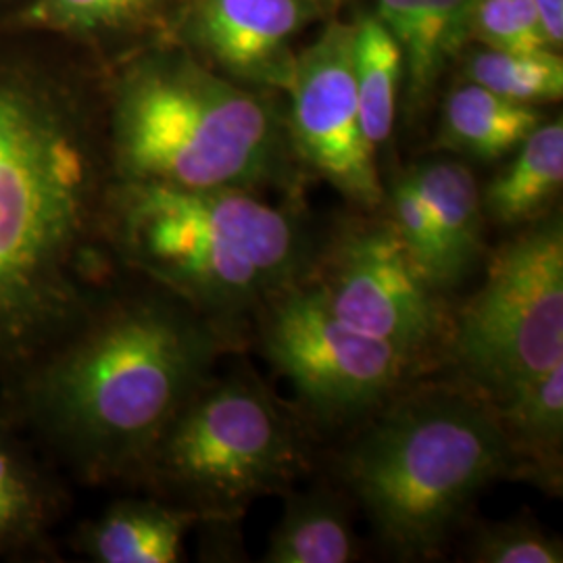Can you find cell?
Wrapping results in <instances>:
<instances>
[{
  "label": "cell",
  "instance_id": "obj_1",
  "mask_svg": "<svg viewBox=\"0 0 563 563\" xmlns=\"http://www.w3.org/2000/svg\"><path fill=\"white\" fill-rule=\"evenodd\" d=\"M111 181L101 80L67 42L0 21V383L101 299Z\"/></svg>",
  "mask_w": 563,
  "mask_h": 563
},
{
  "label": "cell",
  "instance_id": "obj_2",
  "mask_svg": "<svg viewBox=\"0 0 563 563\" xmlns=\"http://www.w3.org/2000/svg\"><path fill=\"white\" fill-rule=\"evenodd\" d=\"M230 339L144 282L102 292L11 388L25 418L86 481L134 478Z\"/></svg>",
  "mask_w": 563,
  "mask_h": 563
},
{
  "label": "cell",
  "instance_id": "obj_3",
  "mask_svg": "<svg viewBox=\"0 0 563 563\" xmlns=\"http://www.w3.org/2000/svg\"><path fill=\"white\" fill-rule=\"evenodd\" d=\"M101 90L115 181L255 192L288 180L292 148L269 92L225 78L167 36L118 60Z\"/></svg>",
  "mask_w": 563,
  "mask_h": 563
},
{
  "label": "cell",
  "instance_id": "obj_4",
  "mask_svg": "<svg viewBox=\"0 0 563 563\" xmlns=\"http://www.w3.org/2000/svg\"><path fill=\"white\" fill-rule=\"evenodd\" d=\"M104 241L115 262L228 334L239 318L307 280L318 262L295 213L242 188L113 180Z\"/></svg>",
  "mask_w": 563,
  "mask_h": 563
},
{
  "label": "cell",
  "instance_id": "obj_5",
  "mask_svg": "<svg viewBox=\"0 0 563 563\" xmlns=\"http://www.w3.org/2000/svg\"><path fill=\"white\" fill-rule=\"evenodd\" d=\"M514 472L490 402L453 388L393 402L342 465L378 541L401 560L434 558L484 486Z\"/></svg>",
  "mask_w": 563,
  "mask_h": 563
},
{
  "label": "cell",
  "instance_id": "obj_6",
  "mask_svg": "<svg viewBox=\"0 0 563 563\" xmlns=\"http://www.w3.org/2000/svg\"><path fill=\"white\" fill-rule=\"evenodd\" d=\"M301 430L253 374L209 378L134 474L199 522H239L305 467Z\"/></svg>",
  "mask_w": 563,
  "mask_h": 563
},
{
  "label": "cell",
  "instance_id": "obj_7",
  "mask_svg": "<svg viewBox=\"0 0 563 563\" xmlns=\"http://www.w3.org/2000/svg\"><path fill=\"white\" fill-rule=\"evenodd\" d=\"M451 357L490 405L563 363V223L539 218L490 257L449 328Z\"/></svg>",
  "mask_w": 563,
  "mask_h": 563
},
{
  "label": "cell",
  "instance_id": "obj_8",
  "mask_svg": "<svg viewBox=\"0 0 563 563\" xmlns=\"http://www.w3.org/2000/svg\"><path fill=\"white\" fill-rule=\"evenodd\" d=\"M260 316L265 357L320 422L372 413L418 363L390 342L342 322L309 278L265 302Z\"/></svg>",
  "mask_w": 563,
  "mask_h": 563
},
{
  "label": "cell",
  "instance_id": "obj_9",
  "mask_svg": "<svg viewBox=\"0 0 563 563\" xmlns=\"http://www.w3.org/2000/svg\"><path fill=\"white\" fill-rule=\"evenodd\" d=\"M313 284L342 322L390 342L413 362L449 336L441 290L411 257L390 220L362 223L336 236Z\"/></svg>",
  "mask_w": 563,
  "mask_h": 563
},
{
  "label": "cell",
  "instance_id": "obj_10",
  "mask_svg": "<svg viewBox=\"0 0 563 563\" xmlns=\"http://www.w3.org/2000/svg\"><path fill=\"white\" fill-rule=\"evenodd\" d=\"M286 130L292 155L332 184L346 201L378 209L384 201L376 146L363 130L355 81V21H328L297 53Z\"/></svg>",
  "mask_w": 563,
  "mask_h": 563
},
{
  "label": "cell",
  "instance_id": "obj_11",
  "mask_svg": "<svg viewBox=\"0 0 563 563\" xmlns=\"http://www.w3.org/2000/svg\"><path fill=\"white\" fill-rule=\"evenodd\" d=\"M325 0H188L169 36L230 80L262 92L286 90L295 41L323 15Z\"/></svg>",
  "mask_w": 563,
  "mask_h": 563
},
{
  "label": "cell",
  "instance_id": "obj_12",
  "mask_svg": "<svg viewBox=\"0 0 563 563\" xmlns=\"http://www.w3.org/2000/svg\"><path fill=\"white\" fill-rule=\"evenodd\" d=\"M172 0H27L4 23L81 48L169 36Z\"/></svg>",
  "mask_w": 563,
  "mask_h": 563
},
{
  "label": "cell",
  "instance_id": "obj_13",
  "mask_svg": "<svg viewBox=\"0 0 563 563\" xmlns=\"http://www.w3.org/2000/svg\"><path fill=\"white\" fill-rule=\"evenodd\" d=\"M490 407L514 470L547 488H562L563 363Z\"/></svg>",
  "mask_w": 563,
  "mask_h": 563
},
{
  "label": "cell",
  "instance_id": "obj_14",
  "mask_svg": "<svg viewBox=\"0 0 563 563\" xmlns=\"http://www.w3.org/2000/svg\"><path fill=\"white\" fill-rule=\"evenodd\" d=\"M443 244L449 290L462 284L483 255L484 209L472 169L453 159H430L407 169Z\"/></svg>",
  "mask_w": 563,
  "mask_h": 563
},
{
  "label": "cell",
  "instance_id": "obj_15",
  "mask_svg": "<svg viewBox=\"0 0 563 563\" xmlns=\"http://www.w3.org/2000/svg\"><path fill=\"white\" fill-rule=\"evenodd\" d=\"M197 522L195 514L163 499H123L84 530L81 543L99 563H176Z\"/></svg>",
  "mask_w": 563,
  "mask_h": 563
},
{
  "label": "cell",
  "instance_id": "obj_16",
  "mask_svg": "<svg viewBox=\"0 0 563 563\" xmlns=\"http://www.w3.org/2000/svg\"><path fill=\"white\" fill-rule=\"evenodd\" d=\"M541 123L539 107L507 101L478 84L463 81L444 99L437 144L451 153L495 162L511 155Z\"/></svg>",
  "mask_w": 563,
  "mask_h": 563
},
{
  "label": "cell",
  "instance_id": "obj_17",
  "mask_svg": "<svg viewBox=\"0 0 563 563\" xmlns=\"http://www.w3.org/2000/svg\"><path fill=\"white\" fill-rule=\"evenodd\" d=\"M514 153V159L481 190L484 218L504 228L543 218L562 190L563 121H543Z\"/></svg>",
  "mask_w": 563,
  "mask_h": 563
},
{
  "label": "cell",
  "instance_id": "obj_18",
  "mask_svg": "<svg viewBox=\"0 0 563 563\" xmlns=\"http://www.w3.org/2000/svg\"><path fill=\"white\" fill-rule=\"evenodd\" d=\"M357 558V537L346 504L334 493L311 490L286 497L263 562L349 563Z\"/></svg>",
  "mask_w": 563,
  "mask_h": 563
},
{
  "label": "cell",
  "instance_id": "obj_19",
  "mask_svg": "<svg viewBox=\"0 0 563 563\" xmlns=\"http://www.w3.org/2000/svg\"><path fill=\"white\" fill-rule=\"evenodd\" d=\"M474 0H420L411 36L405 44V88L411 111H422L444 69L470 44Z\"/></svg>",
  "mask_w": 563,
  "mask_h": 563
},
{
  "label": "cell",
  "instance_id": "obj_20",
  "mask_svg": "<svg viewBox=\"0 0 563 563\" xmlns=\"http://www.w3.org/2000/svg\"><path fill=\"white\" fill-rule=\"evenodd\" d=\"M355 81L365 136L378 148L390 139L397 120L405 51L376 13L355 21Z\"/></svg>",
  "mask_w": 563,
  "mask_h": 563
},
{
  "label": "cell",
  "instance_id": "obj_21",
  "mask_svg": "<svg viewBox=\"0 0 563 563\" xmlns=\"http://www.w3.org/2000/svg\"><path fill=\"white\" fill-rule=\"evenodd\" d=\"M53 511L55 499L38 465L0 422V558L36 544Z\"/></svg>",
  "mask_w": 563,
  "mask_h": 563
},
{
  "label": "cell",
  "instance_id": "obj_22",
  "mask_svg": "<svg viewBox=\"0 0 563 563\" xmlns=\"http://www.w3.org/2000/svg\"><path fill=\"white\" fill-rule=\"evenodd\" d=\"M463 78L507 101L539 107L562 101L563 57L553 51H497L481 46L465 53Z\"/></svg>",
  "mask_w": 563,
  "mask_h": 563
},
{
  "label": "cell",
  "instance_id": "obj_23",
  "mask_svg": "<svg viewBox=\"0 0 563 563\" xmlns=\"http://www.w3.org/2000/svg\"><path fill=\"white\" fill-rule=\"evenodd\" d=\"M388 220L430 282L441 292L449 290L443 244L439 239V230L434 225L430 209L423 201L418 186L407 176V172L390 188V218Z\"/></svg>",
  "mask_w": 563,
  "mask_h": 563
},
{
  "label": "cell",
  "instance_id": "obj_24",
  "mask_svg": "<svg viewBox=\"0 0 563 563\" xmlns=\"http://www.w3.org/2000/svg\"><path fill=\"white\" fill-rule=\"evenodd\" d=\"M470 42L497 51H551L532 0H474Z\"/></svg>",
  "mask_w": 563,
  "mask_h": 563
},
{
  "label": "cell",
  "instance_id": "obj_25",
  "mask_svg": "<svg viewBox=\"0 0 563 563\" xmlns=\"http://www.w3.org/2000/svg\"><path fill=\"white\" fill-rule=\"evenodd\" d=\"M467 560L476 563H562L563 543L539 523L528 520L483 526L467 549Z\"/></svg>",
  "mask_w": 563,
  "mask_h": 563
},
{
  "label": "cell",
  "instance_id": "obj_26",
  "mask_svg": "<svg viewBox=\"0 0 563 563\" xmlns=\"http://www.w3.org/2000/svg\"><path fill=\"white\" fill-rule=\"evenodd\" d=\"M376 15L384 25L395 34V38L401 42L402 51L405 44L411 36L420 0H376Z\"/></svg>",
  "mask_w": 563,
  "mask_h": 563
},
{
  "label": "cell",
  "instance_id": "obj_27",
  "mask_svg": "<svg viewBox=\"0 0 563 563\" xmlns=\"http://www.w3.org/2000/svg\"><path fill=\"white\" fill-rule=\"evenodd\" d=\"M537 15L543 25L544 38L551 51L563 48V0H532Z\"/></svg>",
  "mask_w": 563,
  "mask_h": 563
},
{
  "label": "cell",
  "instance_id": "obj_28",
  "mask_svg": "<svg viewBox=\"0 0 563 563\" xmlns=\"http://www.w3.org/2000/svg\"><path fill=\"white\" fill-rule=\"evenodd\" d=\"M27 0H0V20L11 18Z\"/></svg>",
  "mask_w": 563,
  "mask_h": 563
}]
</instances>
